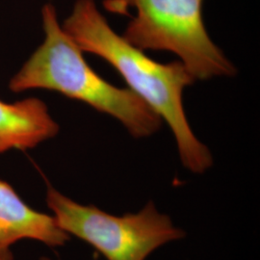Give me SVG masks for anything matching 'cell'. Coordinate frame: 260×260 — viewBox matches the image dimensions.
Masks as SVG:
<instances>
[{"instance_id": "277c9868", "label": "cell", "mask_w": 260, "mask_h": 260, "mask_svg": "<svg viewBox=\"0 0 260 260\" xmlns=\"http://www.w3.org/2000/svg\"><path fill=\"white\" fill-rule=\"evenodd\" d=\"M46 202L60 229L106 260H147L161 247L185 238V231L151 201L137 212L114 215L76 203L48 185Z\"/></svg>"}, {"instance_id": "52a82bcc", "label": "cell", "mask_w": 260, "mask_h": 260, "mask_svg": "<svg viewBox=\"0 0 260 260\" xmlns=\"http://www.w3.org/2000/svg\"><path fill=\"white\" fill-rule=\"evenodd\" d=\"M41 260H51V259H49V258H47V257H43V258H42V259Z\"/></svg>"}, {"instance_id": "8992f818", "label": "cell", "mask_w": 260, "mask_h": 260, "mask_svg": "<svg viewBox=\"0 0 260 260\" xmlns=\"http://www.w3.org/2000/svg\"><path fill=\"white\" fill-rule=\"evenodd\" d=\"M58 131L59 125L42 101L32 98L11 104L0 101V153L33 149Z\"/></svg>"}, {"instance_id": "3957f363", "label": "cell", "mask_w": 260, "mask_h": 260, "mask_svg": "<svg viewBox=\"0 0 260 260\" xmlns=\"http://www.w3.org/2000/svg\"><path fill=\"white\" fill-rule=\"evenodd\" d=\"M205 0H115L114 12L136 11L122 38L141 50L169 51L180 58L196 80L233 76L236 69L214 44L204 20Z\"/></svg>"}, {"instance_id": "5b68a950", "label": "cell", "mask_w": 260, "mask_h": 260, "mask_svg": "<svg viewBox=\"0 0 260 260\" xmlns=\"http://www.w3.org/2000/svg\"><path fill=\"white\" fill-rule=\"evenodd\" d=\"M70 237L52 215L35 210L9 183L0 180V260H14L11 247L20 240L58 248L65 246Z\"/></svg>"}, {"instance_id": "7a4b0ae2", "label": "cell", "mask_w": 260, "mask_h": 260, "mask_svg": "<svg viewBox=\"0 0 260 260\" xmlns=\"http://www.w3.org/2000/svg\"><path fill=\"white\" fill-rule=\"evenodd\" d=\"M42 17L45 41L11 79L12 92L45 89L62 93L117 119L134 138L160 129L161 118L136 93L105 81L87 64L82 50L60 26L52 4L44 6Z\"/></svg>"}, {"instance_id": "6da1fadb", "label": "cell", "mask_w": 260, "mask_h": 260, "mask_svg": "<svg viewBox=\"0 0 260 260\" xmlns=\"http://www.w3.org/2000/svg\"><path fill=\"white\" fill-rule=\"evenodd\" d=\"M82 52L105 60L136 93L167 122L177 142L182 165L203 175L213 165L211 151L196 137L187 120L182 94L196 81L180 61L161 64L118 35L93 0H78L63 25Z\"/></svg>"}]
</instances>
